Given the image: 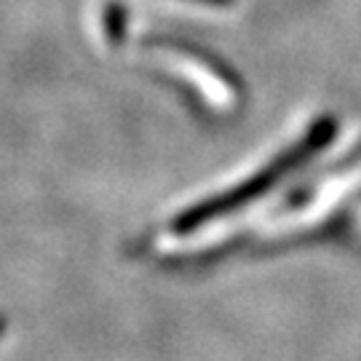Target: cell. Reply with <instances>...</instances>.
I'll return each instance as SVG.
<instances>
[{"label": "cell", "mask_w": 361, "mask_h": 361, "mask_svg": "<svg viewBox=\"0 0 361 361\" xmlns=\"http://www.w3.org/2000/svg\"><path fill=\"white\" fill-rule=\"evenodd\" d=\"M147 46H153L158 51H166L171 59H177L180 67L188 73V80L193 83L198 91H204L201 97L207 99V104L217 107V110H231L233 104L238 102V89L231 78L225 75L209 56L198 54V49L180 43V40L169 38H155Z\"/></svg>", "instance_id": "obj_2"}, {"label": "cell", "mask_w": 361, "mask_h": 361, "mask_svg": "<svg viewBox=\"0 0 361 361\" xmlns=\"http://www.w3.org/2000/svg\"><path fill=\"white\" fill-rule=\"evenodd\" d=\"M104 27H107V38L110 43H121L123 38V6H107L104 11Z\"/></svg>", "instance_id": "obj_3"}, {"label": "cell", "mask_w": 361, "mask_h": 361, "mask_svg": "<svg viewBox=\"0 0 361 361\" xmlns=\"http://www.w3.org/2000/svg\"><path fill=\"white\" fill-rule=\"evenodd\" d=\"M332 131H335V126H332L329 121H322L316 129L305 134V140H302V142L295 145L286 155H281V158H279L268 171H262L252 185H244V188H238V190H233V193L219 195V198L209 201V204H201V207L185 212V214L177 219V225H174V228H177V231H190V228H195V225H204L207 219L217 217V214H222V212H228V209H233V207H238V204H244L249 193H257V190H262V188H268L276 177H281L284 171L295 169L297 164H302L308 155L316 153V150L329 140V134H332Z\"/></svg>", "instance_id": "obj_1"}, {"label": "cell", "mask_w": 361, "mask_h": 361, "mask_svg": "<svg viewBox=\"0 0 361 361\" xmlns=\"http://www.w3.org/2000/svg\"><path fill=\"white\" fill-rule=\"evenodd\" d=\"M193 3H207V6H228L231 0H193Z\"/></svg>", "instance_id": "obj_4"}]
</instances>
